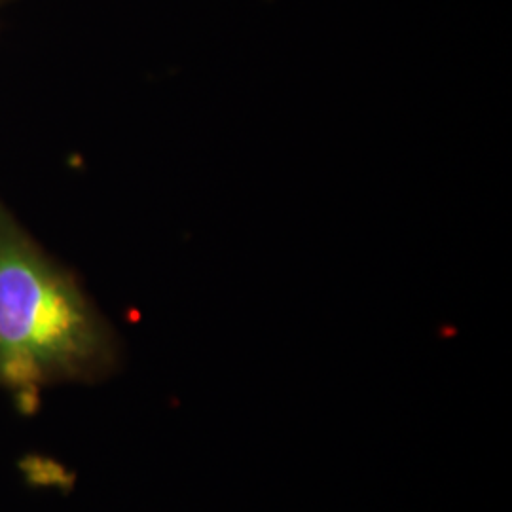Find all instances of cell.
<instances>
[{"mask_svg": "<svg viewBox=\"0 0 512 512\" xmlns=\"http://www.w3.org/2000/svg\"><path fill=\"white\" fill-rule=\"evenodd\" d=\"M118 363L107 317L0 196V389L92 384Z\"/></svg>", "mask_w": 512, "mask_h": 512, "instance_id": "6da1fadb", "label": "cell"}]
</instances>
